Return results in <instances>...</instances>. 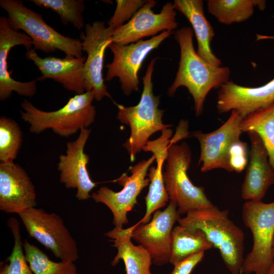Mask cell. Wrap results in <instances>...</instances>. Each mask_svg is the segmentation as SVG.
I'll list each match as a JSON object with an SVG mask.
<instances>
[{"mask_svg": "<svg viewBox=\"0 0 274 274\" xmlns=\"http://www.w3.org/2000/svg\"><path fill=\"white\" fill-rule=\"evenodd\" d=\"M193 36V29L189 26L183 27L175 32V39L180 45V60L168 94L173 96L179 87H186L193 98L196 115L199 116L203 112L208 93L228 82L230 71L226 66L212 65L200 57L194 49Z\"/></svg>", "mask_w": 274, "mask_h": 274, "instance_id": "obj_1", "label": "cell"}, {"mask_svg": "<svg viewBox=\"0 0 274 274\" xmlns=\"http://www.w3.org/2000/svg\"><path fill=\"white\" fill-rule=\"evenodd\" d=\"M178 222L191 230L200 229L217 248L232 274H238L243 263L245 236L243 230L229 217L227 210L215 206L188 212Z\"/></svg>", "mask_w": 274, "mask_h": 274, "instance_id": "obj_2", "label": "cell"}, {"mask_svg": "<svg viewBox=\"0 0 274 274\" xmlns=\"http://www.w3.org/2000/svg\"><path fill=\"white\" fill-rule=\"evenodd\" d=\"M94 99L92 91L75 94L63 107L50 112L42 111L24 99L21 104V117L29 124L31 133L39 134L51 129L61 137L68 138L93 123L96 113L92 105Z\"/></svg>", "mask_w": 274, "mask_h": 274, "instance_id": "obj_3", "label": "cell"}, {"mask_svg": "<svg viewBox=\"0 0 274 274\" xmlns=\"http://www.w3.org/2000/svg\"><path fill=\"white\" fill-rule=\"evenodd\" d=\"M157 59L151 60L143 78V90L138 104L125 107L114 102L118 108L117 118L130 127V135L123 146L131 161H134L135 155L143 150L152 134L172 126L162 123L164 110L158 109L160 96L153 93L152 78Z\"/></svg>", "mask_w": 274, "mask_h": 274, "instance_id": "obj_4", "label": "cell"}, {"mask_svg": "<svg viewBox=\"0 0 274 274\" xmlns=\"http://www.w3.org/2000/svg\"><path fill=\"white\" fill-rule=\"evenodd\" d=\"M177 130L168 145L167 163L163 173V182L170 200L178 207L180 215L188 212L210 208L213 206L204 193L203 187L192 184L187 175L191 160L190 148L186 142L175 143L187 137L188 133L183 129Z\"/></svg>", "mask_w": 274, "mask_h": 274, "instance_id": "obj_5", "label": "cell"}, {"mask_svg": "<svg viewBox=\"0 0 274 274\" xmlns=\"http://www.w3.org/2000/svg\"><path fill=\"white\" fill-rule=\"evenodd\" d=\"M0 6L8 13L10 26L23 30L32 41L33 49L49 53L59 50L66 56L83 57L80 39L65 36L44 21L42 15L26 7L20 0H1Z\"/></svg>", "mask_w": 274, "mask_h": 274, "instance_id": "obj_6", "label": "cell"}, {"mask_svg": "<svg viewBox=\"0 0 274 274\" xmlns=\"http://www.w3.org/2000/svg\"><path fill=\"white\" fill-rule=\"evenodd\" d=\"M242 219L251 231L253 244L244 258L240 274H267L274 262V201H246L243 206Z\"/></svg>", "mask_w": 274, "mask_h": 274, "instance_id": "obj_7", "label": "cell"}, {"mask_svg": "<svg viewBox=\"0 0 274 274\" xmlns=\"http://www.w3.org/2000/svg\"><path fill=\"white\" fill-rule=\"evenodd\" d=\"M18 216L29 236L50 250L56 258L72 262L79 258L77 243L59 215L33 207Z\"/></svg>", "mask_w": 274, "mask_h": 274, "instance_id": "obj_8", "label": "cell"}, {"mask_svg": "<svg viewBox=\"0 0 274 274\" xmlns=\"http://www.w3.org/2000/svg\"><path fill=\"white\" fill-rule=\"evenodd\" d=\"M173 33L172 30L161 32L150 39L140 40L127 45L114 43L108 47L113 54L110 63L106 65L107 68L106 81L119 78L121 88L125 95L139 90L138 72L146 56L153 50Z\"/></svg>", "mask_w": 274, "mask_h": 274, "instance_id": "obj_9", "label": "cell"}, {"mask_svg": "<svg viewBox=\"0 0 274 274\" xmlns=\"http://www.w3.org/2000/svg\"><path fill=\"white\" fill-rule=\"evenodd\" d=\"M156 157L153 155L148 160L139 162L130 167L131 175L126 173L114 181L123 186L119 192H115L106 186L100 187L91 195L92 199L97 203L105 204L113 215V224L115 227L122 228L124 224L128 223L127 213L132 210L137 203V197L142 190L150 183L146 178L150 165Z\"/></svg>", "mask_w": 274, "mask_h": 274, "instance_id": "obj_10", "label": "cell"}, {"mask_svg": "<svg viewBox=\"0 0 274 274\" xmlns=\"http://www.w3.org/2000/svg\"><path fill=\"white\" fill-rule=\"evenodd\" d=\"M115 31L107 27L104 21L87 23L85 31L80 35L82 50L87 57L84 63L83 75L85 91H92L94 99L100 101L106 96L112 97L107 90L102 77L105 50L113 43Z\"/></svg>", "mask_w": 274, "mask_h": 274, "instance_id": "obj_11", "label": "cell"}, {"mask_svg": "<svg viewBox=\"0 0 274 274\" xmlns=\"http://www.w3.org/2000/svg\"><path fill=\"white\" fill-rule=\"evenodd\" d=\"M177 207L170 200L165 210L155 212L150 222L131 226V238L149 253L153 263L158 266L169 262L173 227L180 218Z\"/></svg>", "mask_w": 274, "mask_h": 274, "instance_id": "obj_12", "label": "cell"}, {"mask_svg": "<svg viewBox=\"0 0 274 274\" xmlns=\"http://www.w3.org/2000/svg\"><path fill=\"white\" fill-rule=\"evenodd\" d=\"M243 119L233 110L228 119L215 130L209 133L200 130L193 132L192 135L198 140L200 146L198 163H202L201 172L220 168L231 172L229 152L233 144L240 140Z\"/></svg>", "mask_w": 274, "mask_h": 274, "instance_id": "obj_13", "label": "cell"}, {"mask_svg": "<svg viewBox=\"0 0 274 274\" xmlns=\"http://www.w3.org/2000/svg\"><path fill=\"white\" fill-rule=\"evenodd\" d=\"M156 4L154 0L147 1L129 21L115 30L113 43L127 45L160 31L176 29L178 23L173 4L166 3L159 13H154L152 8Z\"/></svg>", "mask_w": 274, "mask_h": 274, "instance_id": "obj_14", "label": "cell"}, {"mask_svg": "<svg viewBox=\"0 0 274 274\" xmlns=\"http://www.w3.org/2000/svg\"><path fill=\"white\" fill-rule=\"evenodd\" d=\"M90 132L88 128L82 129L76 140L68 142L65 154L59 155L57 164L60 182L67 189H77L76 197L80 201L91 197L90 193L96 186L89 176L87 168L89 157L84 152Z\"/></svg>", "mask_w": 274, "mask_h": 274, "instance_id": "obj_15", "label": "cell"}, {"mask_svg": "<svg viewBox=\"0 0 274 274\" xmlns=\"http://www.w3.org/2000/svg\"><path fill=\"white\" fill-rule=\"evenodd\" d=\"M37 206L35 186L28 174L14 162L0 163V210L19 213Z\"/></svg>", "mask_w": 274, "mask_h": 274, "instance_id": "obj_16", "label": "cell"}, {"mask_svg": "<svg viewBox=\"0 0 274 274\" xmlns=\"http://www.w3.org/2000/svg\"><path fill=\"white\" fill-rule=\"evenodd\" d=\"M274 104V79L258 87L238 85L232 81L222 84L218 92L219 113L235 111L243 118Z\"/></svg>", "mask_w": 274, "mask_h": 274, "instance_id": "obj_17", "label": "cell"}, {"mask_svg": "<svg viewBox=\"0 0 274 274\" xmlns=\"http://www.w3.org/2000/svg\"><path fill=\"white\" fill-rule=\"evenodd\" d=\"M23 45L27 51L32 49V41L26 34L14 30L9 25L7 18L0 17V100L9 98L13 92L20 96H33L37 91V80L22 82L11 76L8 70L7 59L11 49Z\"/></svg>", "mask_w": 274, "mask_h": 274, "instance_id": "obj_18", "label": "cell"}, {"mask_svg": "<svg viewBox=\"0 0 274 274\" xmlns=\"http://www.w3.org/2000/svg\"><path fill=\"white\" fill-rule=\"evenodd\" d=\"M246 133L251 142V150L242 187V197L248 201H261L270 186L274 184V170L259 135L252 130Z\"/></svg>", "mask_w": 274, "mask_h": 274, "instance_id": "obj_19", "label": "cell"}, {"mask_svg": "<svg viewBox=\"0 0 274 274\" xmlns=\"http://www.w3.org/2000/svg\"><path fill=\"white\" fill-rule=\"evenodd\" d=\"M25 56L27 59L32 61L42 74L37 80L51 79L76 94H81L86 92L83 75L86 60L85 56L81 58L66 56L64 58L53 56L42 58L33 48L26 52Z\"/></svg>", "mask_w": 274, "mask_h": 274, "instance_id": "obj_20", "label": "cell"}, {"mask_svg": "<svg viewBox=\"0 0 274 274\" xmlns=\"http://www.w3.org/2000/svg\"><path fill=\"white\" fill-rule=\"evenodd\" d=\"M172 135V130L166 128L162 131L161 135L158 139L148 141L143 150L151 152L155 155L157 166L149 168L148 176L150 185L147 195L145 197L146 211L141 220L143 223H147L152 213L164 207L169 199L163 182L162 167L167 158L168 145Z\"/></svg>", "mask_w": 274, "mask_h": 274, "instance_id": "obj_21", "label": "cell"}, {"mask_svg": "<svg viewBox=\"0 0 274 274\" xmlns=\"http://www.w3.org/2000/svg\"><path fill=\"white\" fill-rule=\"evenodd\" d=\"M201 0H175V10L182 13L191 24L197 42V54L207 63L217 67L221 61L212 52L211 42L215 36L213 27L204 16Z\"/></svg>", "mask_w": 274, "mask_h": 274, "instance_id": "obj_22", "label": "cell"}, {"mask_svg": "<svg viewBox=\"0 0 274 274\" xmlns=\"http://www.w3.org/2000/svg\"><path fill=\"white\" fill-rule=\"evenodd\" d=\"M131 226L126 229L115 227L106 233L113 239V247L118 250L111 262L113 266L122 260L126 274H149L152 258L149 253L141 245L135 246L131 241Z\"/></svg>", "mask_w": 274, "mask_h": 274, "instance_id": "obj_23", "label": "cell"}, {"mask_svg": "<svg viewBox=\"0 0 274 274\" xmlns=\"http://www.w3.org/2000/svg\"><path fill=\"white\" fill-rule=\"evenodd\" d=\"M213 247L201 230H191L180 225L177 226L172 230L169 263L174 265L190 256Z\"/></svg>", "mask_w": 274, "mask_h": 274, "instance_id": "obj_24", "label": "cell"}, {"mask_svg": "<svg viewBox=\"0 0 274 274\" xmlns=\"http://www.w3.org/2000/svg\"><path fill=\"white\" fill-rule=\"evenodd\" d=\"M263 10L264 1L259 0H209L208 12L217 20L226 25L247 20L253 14L254 7Z\"/></svg>", "mask_w": 274, "mask_h": 274, "instance_id": "obj_25", "label": "cell"}, {"mask_svg": "<svg viewBox=\"0 0 274 274\" xmlns=\"http://www.w3.org/2000/svg\"><path fill=\"white\" fill-rule=\"evenodd\" d=\"M241 128L243 132L252 130L259 135L274 170V104L243 118Z\"/></svg>", "mask_w": 274, "mask_h": 274, "instance_id": "obj_26", "label": "cell"}, {"mask_svg": "<svg viewBox=\"0 0 274 274\" xmlns=\"http://www.w3.org/2000/svg\"><path fill=\"white\" fill-rule=\"evenodd\" d=\"M23 249L33 274H77L74 262L52 261L40 249L26 239L23 242Z\"/></svg>", "mask_w": 274, "mask_h": 274, "instance_id": "obj_27", "label": "cell"}, {"mask_svg": "<svg viewBox=\"0 0 274 274\" xmlns=\"http://www.w3.org/2000/svg\"><path fill=\"white\" fill-rule=\"evenodd\" d=\"M39 7L51 9L56 12L63 24L71 23L80 30L85 26L83 13L85 9L83 0H30Z\"/></svg>", "mask_w": 274, "mask_h": 274, "instance_id": "obj_28", "label": "cell"}, {"mask_svg": "<svg viewBox=\"0 0 274 274\" xmlns=\"http://www.w3.org/2000/svg\"><path fill=\"white\" fill-rule=\"evenodd\" d=\"M21 129L14 120L4 116L0 117V161L14 162L22 146Z\"/></svg>", "mask_w": 274, "mask_h": 274, "instance_id": "obj_29", "label": "cell"}, {"mask_svg": "<svg viewBox=\"0 0 274 274\" xmlns=\"http://www.w3.org/2000/svg\"><path fill=\"white\" fill-rule=\"evenodd\" d=\"M7 224L14 237V246L7 259L8 262L1 267L0 274H33L25 257L19 223L16 218L11 217Z\"/></svg>", "mask_w": 274, "mask_h": 274, "instance_id": "obj_30", "label": "cell"}, {"mask_svg": "<svg viewBox=\"0 0 274 274\" xmlns=\"http://www.w3.org/2000/svg\"><path fill=\"white\" fill-rule=\"evenodd\" d=\"M144 0H117L114 13L110 18L108 26L114 31L130 20L138 11L147 2Z\"/></svg>", "mask_w": 274, "mask_h": 274, "instance_id": "obj_31", "label": "cell"}, {"mask_svg": "<svg viewBox=\"0 0 274 274\" xmlns=\"http://www.w3.org/2000/svg\"><path fill=\"white\" fill-rule=\"evenodd\" d=\"M248 162V145L239 140L232 145L229 152V165L231 172L240 173Z\"/></svg>", "mask_w": 274, "mask_h": 274, "instance_id": "obj_32", "label": "cell"}, {"mask_svg": "<svg viewBox=\"0 0 274 274\" xmlns=\"http://www.w3.org/2000/svg\"><path fill=\"white\" fill-rule=\"evenodd\" d=\"M204 252L190 256L175 264L174 268L169 274H190L194 267L202 259Z\"/></svg>", "mask_w": 274, "mask_h": 274, "instance_id": "obj_33", "label": "cell"}, {"mask_svg": "<svg viewBox=\"0 0 274 274\" xmlns=\"http://www.w3.org/2000/svg\"><path fill=\"white\" fill-rule=\"evenodd\" d=\"M267 274H274V262L269 268Z\"/></svg>", "mask_w": 274, "mask_h": 274, "instance_id": "obj_34", "label": "cell"}, {"mask_svg": "<svg viewBox=\"0 0 274 274\" xmlns=\"http://www.w3.org/2000/svg\"><path fill=\"white\" fill-rule=\"evenodd\" d=\"M272 251H273V254L274 255V238H273V244H272Z\"/></svg>", "mask_w": 274, "mask_h": 274, "instance_id": "obj_35", "label": "cell"}, {"mask_svg": "<svg viewBox=\"0 0 274 274\" xmlns=\"http://www.w3.org/2000/svg\"><path fill=\"white\" fill-rule=\"evenodd\" d=\"M149 274H152L151 272Z\"/></svg>", "mask_w": 274, "mask_h": 274, "instance_id": "obj_36", "label": "cell"}, {"mask_svg": "<svg viewBox=\"0 0 274 274\" xmlns=\"http://www.w3.org/2000/svg\"></svg>", "mask_w": 274, "mask_h": 274, "instance_id": "obj_37", "label": "cell"}]
</instances>
